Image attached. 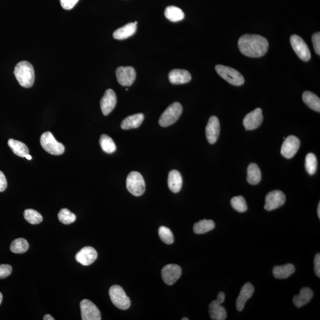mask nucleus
Instances as JSON below:
<instances>
[{
	"label": "nucleus",
	"instance_id": "nucleus-42",
	"mask_svg": "<svg viewBox=\"0 0 320 320\" xmlns=\"http://www.w3.org/2000/svg\"><path fill=\"white\" fill-rule=\"evenodd\" d=\"M7 187L6 178L3 172L0 171V192H4Z\"/></svg>",
	"mask_w": 320,
	"mask_h": 320
},
{
	"label": "nucleus",
	"instance_id": "nucleus-35",
	"mask_svg": "<svg viewBox=\"0 0 320 320\" xmlns=\"http://www.w3.org/2000/svg\"><path fill=\"white\" fill-rule=\"evenodd\" d=\"M58 219L61 222L65 225L73 223L76 220V216L68 209L64 208L58 213Z\"/></svg>",
	"mask_w": 320,
	"mask_h": 320
},
{
	"label": "nucleus",
	"instance_id": "nucleus-15",
	"mask_svg": "<svg viewBox=\"0 0 320 320\" xmlns=\"http://www.w3.org/2000/svg\"><path fill=\"white\" fill-rule=\"evenodd\" d=\"M116 104L117 97L115 91L112 89H107L100 100V107L103 114L105 116L109 115L115 108Z\"/></svg>",
	"mask_w": 320,
	"mask_h": 320
},
{
	"label": "nucleus",
	"instance_id": "nucleus-26",
	"mask_svg": "<svg viewBox=\"0 0 320 320\" xmlns=\"http://www.w3.org/2000/svg\"><path fill=\"white\" fill-rule=\"evenodd\" d=\"M261 179V171L257 164H250L247 169V182L250 185H256L260 182Z\"/></svg>",
	"mask_w": 320,
	"mask_h": 320
},
{
	"label": "nucleus",
	"instance_id": "nucleus-23",
	"mask_svg": "<svg viewBox=\"0 0 320 320\" xmlns=\"http://www.w3.org/2000/svg\"><path fill=\"white\" fill-rule=\"evenodd\" d=\"M313 292L310 288H303L299 294L294 297L293 302L298 308H300L307 304L313 297Z\"/></svg>",
	"mask_w": 320,
	"mask_h": 320
},
{
	"label": "nucleus",
	"instance_id": "nucleus-11",
	"mask_svg": "<svg viewBox=\"0 0 320 320\" xmlns=\"http://www.w3.org/2000/svg\"><path fill=\"white\" fill-rule=\"evenodd\" d=\"M83 320H100L101 314L99 308L90 300L83 299L80 302Z\"/></svg>",
	"mask_w": 320,
	"mask_h": 320
},
{
	"label": "nucleus",
	"instance_id": "nucleus-41",
	"mask_svg": "<svg viewBox=\"0 0 320 320\" xmlns=\"http://www.w3.org/2000/svg\"><path fill=\"white\" fill-rule=\"evenodd\" d=\"M314 272L317 275V277H320V254L317 253L314 258Z\"/></svg>",
	"mask_w": 320,
	"mask_h": 320
},
{
	"label": "nucleus",
	"instance_id": "nucleus-3",
	"mask_svg": "<svg viewBox=\"0 0 320 320\" xmlns=\"http://www.w3.org/2000/svg\"><path fill=\"white\" fill-rule=\"evenodd\" d=\"M183 112L182 105L179 102H174L166 108L159 119L161 127H168L174 124L179 119Z\"/></svg>",
	"mask_w": 320,
	"mask_h": 320
},
{
	"label": "nucleus",
	"instance_id": "nucleus-10",
	"mask_svg": "<svg viewBox=\"0 0 320 320\" xmlns=\"http://www.w3.org/2000/svg\"><path fill=\"white\" fill-rule=\"evenodd\" d=\"M285 201L286 196L282 191H272L266 196L264 210L268 211L276 210L284 205Z\"/></svg>",
	"mask_w": 320,
	"mask_h": 320
},
{
	"label": "nucleus",
	"instance_id": "nucleus-37",
	"mask_svg": "<svg viewBox=\"0 0 320 320\" xmlns=\"http://www.w3.org/2000/svg\"><path fill=\"white\" fill-rule=\"evenodd\" d=\"M158 235L160 238L164 243L171 244L173 243L174 238L171 230L166 227L161 226L158 230Z\"/></svg>",
	"mask_w": 320,
	"mask_h": 320
},
{
	"label": "nucleus",
	"instance_id": "nucleus-2",
	"mask_svg": "<svg viewBox=\"0 0 320 320\" xmlns=\"http://www.w3.org/2000/svg\"><path fill=\"white\" fill-rule=\"evenodd\" d=\"M14 74L19 84L24 88L32 87L34 84L35 76L34 68L27 61H21L15 66Z\"/></svg>",
	"mask_w": 320,
	"mask_h": 320
},
{
	"label": "nucleus",
	"instance_id": "nucleus-5",
	"mask_svg": "<svg viewBox=\"0 0 320 320\" xmlns=\"http://www.w3.org/2000/svg\"><path fill=\"white\" fill-rule=\"evenodd\" d=\"M217 73L220 76L222 79L226 80L230 84L240 86L244 83V77L242 76L240 72L236 69L230 67V66L222 65H217L215 66Z\"/></svg>",
	"mask_w": 320,
	"mask_h": 320
},
{
	"label": "nucleus",
	"instance_id": "nucleus-21",
	"mask_svg": "<svg viewBox=\"0 0 320 320\" xmlns=\"http://www.w3.org/2000/svg\"><path fill=\"white\" fill-rule=\"evenodd\" d=\"M136 29H137L136 24L134 23H129L116 30L113 33V36L117 40H126L134 35Z\"/></svg>",
	"mask_w": 320,
	"mask_h": 320
},
{
	"label": "nucleus",
	"instance_id": "nucleus-9",
	"mask_svg": "<svg viewBox=\"0 0 320 320\" xmlns=\"http://www.w3.org/2000/svg\"><path fill=\"white\" fill-rule=\"evenodd\" d=\"M116 76L119 84L128 87L134 83L136 73L132 66H120L116 69Z\"/></svg>",
	"mask_w": 320,
	"mask_h": 320
},
{
	"label": "nucleus",
	"instance_id": "nucleus-1",
	"mask_svg": "<svg viewBox=\"0 0 320 320\" xmlns=\"http://www.w3.org/2000/svg\"><path fill=\"white\" fill-rule=\"evenodd\" d=\"M238 48L247 57L259 58L268 51L269 43L265 38L258 35H244L238 41Z\"/></svg>",
	"mask_w": 320,
	"mask_h": 320
},
{
	"label": "nucleus",
	"instance_id": "nucleus-36",
	"mask_svg": "<svg viewBox=\"0 0 320 320\" xmlns=\"http://www.w3.org/2000/svg\"><path fill=\"white\" fill-rule=\"evenodd\" d=\"M232 207L238 213H244L247 210L246 200L243 196H238L233 197L231 200Z\"/></svg>",
	"mask_w": 320,
	"mask_h": 320
},
{
	"label": "nucleus",
	"instance_id": "nucleus-43",
	"mask_svg": "<svg viewBox=\"0 0 320 320\" xmlns=\"http://www.w3.org/2000/svg\"><path fill=\"white\" fill-rule=\"evenodd\" d=\"M225 299V294L223 292H220L218 294V296H217L216 299L218 300V301L219 302H221L222 304V303H223L224 302Z\"/></svg>",
	"mask_w": 320,
	"mask_h": 320
},
{
	"label": "nucleus",
	"instance_id": "nucleus-13",
	"mask_svg": "<svg viewBox=\"0 0 320 320\" xmlns=\"http://www.w3.org/2000/svg\"><path fill=\"white\" fill-rule=\"evenodd\" d=\"M182 275V269L177 264H168L161 271V276L164 283L168 285H173Z\"/></svg>",
	"mask_w": 320,
	"mask_h": 320
},
{
	"label": "nucleus",
	"instance_id": "nucleus-12",
	"mask_svg": "<svg viewBox=\"0 0 320 320\" xmlns=\"http://www.w3.org/2000/svg\"><path fill=\"white\" fill-rule=\"evenodd\" d=\"M300 147V141L296 136H288L285 139L281 147V154L288 159H290L297 154Z\"/></svg>",
	"mask_w": 320,
	"mask_h": 320
},
{
	"label": "nucleus",
	"instance_id": "nucleus-17",
	"mask_svg": "<svg viewBox=\"0 0 320 320\" xmlns=\"http://www.w3.org/2000/svg\"><path fill=\"white\" fill-rule=\"evenodd\" d=\"M97 253L92 247L83 248L76 255V260L83 266H89L97 259Z\"/></svg>",
	"mask_w": 320,
	"mask_h": 320
},
{
	"label": "nucleus",
	"instance_id": "nucleus-46",
	"mask_svg": "<svg viewBox=\"0 0 320 320\" xmlns=\"http://www.w3.org/2000/svg\"><path fill=\"white\" fill-rule=\"evenodd\" d=\"M25 158H26L28 160H30L32 159V156H31V155H29V154L26 155V157H25Z\"/></svg>",
	"mask_w": 320,
	"mask_h": 320
},
{
	"label": "nucleus",
	"instance_id": "nucleus-8",
	"mask_svg": "<svg viewBox=\"0 0 320 320\" xmlns=\"http://www.w3.org/2000/svg\"><path fill=\"white\" fill-rule=\"evenodd\" d=\"M290 42L292 48L300 60L308 61L311 59L310 49L307 43L300 36L297 35L291 36Z\"/></svg>",
	"mask_w": 320,
	"mask_h": 320
},
{
	"label": "nucleus",
	"instance_id": "nucleus-24",
	"mask_svg": "<svg viewBox=\"0 0 320 320\" xmlns=\"http://www.w3.org/2000/svg\"><path fill=\"white\" fill-rule=\"evenodd\" d=\"M182 177L179 171L173 170L169 172L168 185L170 190L173 193H178L182 189Z\"/></svg>",
	"mask_w": 320,
	"mask_h": 320
},
{
	"label": "nucleus",
	"instance_id": "nucleus-28",
	"mask_svg": "<svg viewBox=\"0 0 320 320\" xmlns=\"http://www.w3.org/2000/svg\"><path fill=\"white\" fill-rule=\"evenodd\" d=\"M8 146L16 155L21 157H25L29 154L27 147L24 143L19 141L10 139L8 141Z\"/></svg>",
	"mask_w": 320,
	"mask_h": 320
},
{
	"label": "nucleus",
	"instance_id": "nucleus-22",
	"mask_svg": "<svg viewBox=\"0 0 320 320\" xmlns=\"http://www.w3.org/2000/svg\"><path fill=\"white\" fill-rule=\"evenodd\" d=\"M144 119L143 113H137L128 116L121 123L122 129L128 130L140 127Z\"/></svg>",
	"mask_w": 320,
	"mask_h": 320
},
{
	"label": "nucleus",
	"instance_id": "nucleus-34",
	"mask_svg": "<svg viewBox=\"0 0 320 320\" xmlns=\"http://www.w3.org/2000/svg\"><path fill=\"white\" fill-rule=\"evenodd\" d=\"M306 171L310 175L316 173L317 169V159L313 153H309L305 158V164Z\"/></svg>",
	"mask_w": 320,
	"mask_h": 320
},
{
	"label": "nucleus",
	"instance_id": "nucleus-33",
	"mask_svg": "<svg viewBox=\"0 0 320 320\" xmlns=\"http://www.w3.org/2000/svg\"><path fill=\"white\" fill-rule=\"evenodd\" d=\"M24 217L29 223L33 225L40 224L43 221V217L41 213L32 209L24 211Z\"/></svg>",
	"mask_w": 320,
	"mask_h": 320
},
{
	"label": "nucleus",
	"instance_id": "nucleus-29",
	"mask_svg": "<svg viewBox=\"0 0 320 320\" xmlns=\"http://www.w3.org/2000/svg\"><path fill=\"white\" fill-rule=\"evenodd\" d=\"M164 15L170 21L177 22L185 18V14L180 8L176 6H169L166 8Z\"/></svg>",
	"mask_w": 320,
	"mask_h": 320
},
{
	"label": "nucleus",
	"instance_id": "nucleus-44",
	"mask_svg": "<svg viewBox=\"0 0 320 320\" xmlns=\"http://www.w3.org/2000/svg\"><path fill=\"white\" fill-rule=\"evenodd\" d=\"M43 320H54L55 319H54V318H53V317L51 315H49V314H46V315L44 316Z\"/></svg>",
	"mask_w": 320,
	"mask_h": 320
},
{
	"label": "nucleus",
	"instance_id": "nucleus-14",
	"mask_svg": "<svg viewBox=\"0 0 320 320\" xmlns=\"http://www.w3.org/2000/svg\"><path fill=\"white\" fill-rule=\"evenodd\" d=\"M263 121L262 110L257 108L245 116L243 125L246 130H254L260 126Z\"/></svg>",
	"mask_w": 320,
	"mask_h": 320
},
{
	"label": "nucleus",
	"instance_id": "nucleus-18",
	"mask_svg": "<svg viewBox=\"0 0 320 320\" xmlns=\"http://www.w3.org/2000/svg\"><path fill=\"white\" fill-rule=\"evenodd\" d=\"M254 292V286L250 282L246 283L241 288L240 294H239L236 302V307L238 311L243 310L246 303L253 296Z\"/></svg>",
	"mask_w": 320,
	"mask_h": 320
},
{
	"label": "nucleus",
	"instance_id": "nucleus-25",
	"mask_svg": "<svg viewBox=\"0 0 320 320\" xmlns=\"http://www.w3.org/2000/svg\"><path fill=\"white\" fill-rule=\"evenodd\" d=\"M296 271V269L292 264H286L285 265L277 266L273 269V274L277 279H286Z\"/></svg>",
	"mask_w": 320,
	"mask_h": 320
},
{
	"label": "nucleus",
	"instance_id": "nucleus-19",
	"mask_svg": "<svg viewBox=\"0 0 320 320\" xmlns=\"http://www.w3.org/2000/svg\"><path fill=\"white\" fill-rule=\"evenodd\" d=\"M170 82L173 85H183L190 82L192 76L190 72L185 69H174L169 74Z\"/></svg>",
	"mask_w": 320,
	"mask_h": 320
},
{
	"label": "nucleus",
	"instance_id": "nucleus-47",
	"mask_svg": "<svg viewBox=\"0 0 320 320\" xmlns=\"http://www.w3.org/2000/svg\"><path fill=\"white\" fill-rule=\"evenodd\" d=\"M2 300V295L1 293V292H0V305H1V304Z\"/></svg>",
	"mask_w": 320,
	"mask_h": 320
},
{
	"label": "nucleus",
	"instance_id": "nucleus-48",
	"mask_svg": "<svg viewBox=\"0 0 320 320\" xmlns=\"http://www.w3.org/2000/svg\"><path fill=\"white\" fill-rule=\"evenodd\" d=\"M189 320V319H188V318H186V317H185V318H183V319H182V320Z\"/></svg>",
	"mask_w": 320,
	"mask_h": 320
},
{
	"label": "nucleus",
	"instance_id": "nucleus-49",
	"mask_svg": "<svg viewBox=\"0 0 320 320\" xmlns=\"http://www.w3.org/2000/svg\"><path fill=\"white\" fill-rule=\"evenodd\" d=\"M134 23H135V24H137V23H137V21H135Z\"/></svg>",
	"mask_w": 320,
	"mask_h": 320
},
{
	"label": "nucleus",
	"instance_id": "nucleus-7",
	"mask_svg": "<svg viewBox=\"0 0 320 320\" xmlns=\"http://www.w3.org/2000/svg\"><path fill=\"white\" fill-rule=\"evenodd\" d=\"M111 300L116 307L120 310H126L130 307V300L121 286L113 285L109 289Z\"/></svg>",
	"mask_w": 320,
	"mask_h": 320
},
{
	"label": "nucleus",
	"instance_id": "nucleus-6",
	"mask_svg": "<svg viewBox=\"0 0 320 320\" xmlns=\"http://www.w3.org/2000/svg\"><path fill=\"white\" fill-rule=\"evenodd\" d=\"M40 142L44 150L49 154L59 155L63 154L65 151L64 145L55 140L51 132L43 133L41 136Z\"/></svg>",
	"mask_w": 320,
	"mask_h": 320
},
{
	"label": "nucleus",
	"instance_id": "nucleus-31",
	"mask_svg": "<svg viewBox=\"0 0 320 320\" xmlns=\"http://www.w3.org/2000/svg\"><path fill=\"white\" fill-rule=\"evenodd\" d=\"M29 248L28 242L24 238H19L14 240L10 246V250L16 254L26 252Z\"/></svg>",
	"mask_w": 320,
	"mask_h": 320
},
{
	"label": "nucleus",
	"instance_id": "nucleus-32",
	"mask_svg": "<svg viewBox=\"0 0 320 320\" xmlns=\"http://www.w3.org/2000/svg\"><path fill=\"white\" fill-rule=\"evenodd\" d=\"M99 143L103 151L108 154H112L115 152L116 146L112 138L107 135H102L100 136Z\"/></svg>",
	"mask_w": 320,
	"mask_h": 320
},
{
	"label": "nucleus",
	"instance_id": "nucleus-39",
	"mask_svg": "<svg viewBox=\"0 0 320 320\" xmlns=\"http://www.w3.org/2000/svg\"><path fill=\"white\" fill-rule=\"evenodd\" d=\"M79 0H60L61 6L64 9L71 10L75 7Z\"/></svg>",
	"mask_w": 320,
	"mask_h": 320
},
{
	"label": "nucleus",
	"instance_id": "nucleus-38",
	"mask_svg": "<svg viewBox=\"0 0 320 320\" xmlns=\"http://www.w3.org/2000/svg\"><path fill=\"white\" fill-rule=\"evenodd\" d=\"M13 271L12 267L9 264L0 265V279L9 277Z\"/></svg>",
	"mask_w": 320,
	"mask_h": 320
},
{
	"label": "nucleus",
	"instance_id": "nucleus-45",
	"mask_svg": "<svg viewBox=\"0 0 320 320\" xmlns=\"http://www.w3.org/2000/svg\"><path fill=\"white\" fill-rule=\"evenodd\" d=\"M317 214H318L319 218L320 219V203L319 202L318 208H317Z\"/></svg>",
	"mask_w": 320,
	"mask_h": 320
},
{
	"label": "nucleus",
	"instance_id": "nucleus-16",
	"mask_svg": "<svg viewBox=\"0 0 320 320\" xmlns=\"http://www.w3.org/2000/svg\"><path fill=\"white\" fill-rule=\"evenodd\" d=\"M220 132V124L216 116H211L206 127V136L211 144H215L218 140Z\"/></svg>",
	"mask_w": 320,
	"mask_h": 320
},
{
	"label": "nucleus",
	"instance_id": "nucleus-4",
	"mask_svg": "<svg viewBox=\"0 0 320 320\" xmlns=\"http://www.w3.org/2000/svg\"><path fill=\"white\" fill-rule=\"evenodd\" d=\"M127 188L130 193L140 196L146 191V183L143 176L137 171L130 172L127 179Z\"/></svg>",
	"mask_w": 320,
	"mask_h": 320
},
{
	"label": "nucleus",
	"instance_id": "nucleus-20",
	"mask_svg": "<svg viewBox=\"0 0 320 320\" xmlns=\"http://www.w3.org/2000/svg\"><path fill=\"white\" fill-rule=\"evenodd\" d=\"M209 313L211 319L213 320H225L227 317L226 310L217 299L213 300L209 305Z\"/></svg>",
	"mask_w": 320,
	"mask_h": 320
},
{
	"label": "nucleus",
	"instance_id": "nucleus-30",
	"mask_svg": "<svg viewBox=\"0 0 320 320\" xmlns=\"http://www.w3.org/2000/svg\"><path fill=\"white\" fill-rule=\"evenodd\" d=\"M215 226L213 220L203 219L194 225L193 232L196 235H203L213 230Z\"/></svg>",
	"mask_w": 320,
	"mask_h": 320
},
{
	"label": "nucleus",
	"instance_id": "nucleus-40",
	"mask_svg": "<svg viewBox=\"0 0 320 320\" xmlns=\"http://www.w3.org/2000/svg\"><path fill=\"white\" fill-rule=\"evenodd\" d=\"M312 41L314 49L317 55L320 54V33H314L312 36Z\"/></svg>",
	"mask_w": 320,
	"mask_h": 320
},
{
	"label": "nucleus",
	"instance_id": "nucleus-27",
	"mask_svg": "<svg viewBox=\"0 0 320 320\" xmlns=\"http://www.w3.org/2000/svg\"><path fill=\"white\" fill-rule=\"evenodd\" d=\"M302 100L305 105L316 112H320V99L316 94L306 91L302 94Z\"/></svg>",
	"mask_w": 320,
	"mask_h": 320
}]
</instances>
